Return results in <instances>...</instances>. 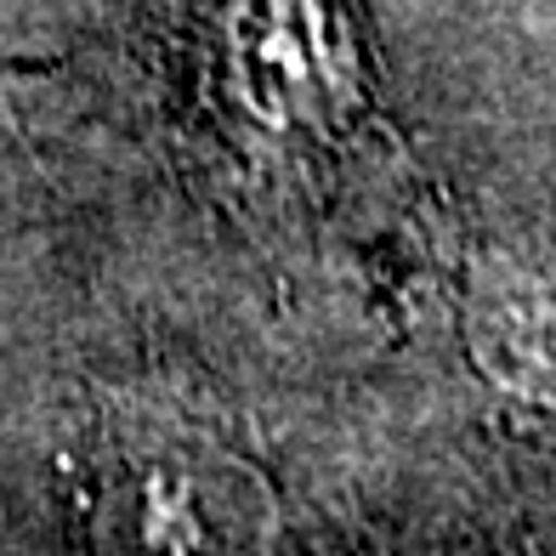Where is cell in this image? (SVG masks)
<instances>
[{"label": "cell", "mask_w": 556, "mask_h": 556, "mask_svg": "<svg viewBox=\"0 0 556 556\" xmlns=\"http://www.w3.org/2000/svg\"><path fill=\"white\" fill-rule=\"evenodd\" d=\"M471 369L511 403H556V273L483 262L466 295Z\"/></svg>", "instance_id": "obj_3"}, {"label": "cell", "mask_w": 556, "mask_h": 556, "mask_svg": "<svg viewBox=\"0 0 556 556\" xmlns=\"http://www.w3.org/2000/svg\"><path fill=\"white\" fill-rule=\"evenodd\" d=\"M97 528L142 551H239L262 545L273 505L262 477L211 448H148L109 471Z\"/></svg>", "instance_id": "obj_1"}, {"label": "cell", "mask_w": 556, "mask_h": 556, "mask_svg": "<svg viewBox=\"0 0 556 556\" xmlns=\"http://www.w3.org/2000/svg\"><path fill=\"white\" fill-rule=\"evenodd\" d=\"M239 58L250 109L273 125H330L358 97V46L341 0H262Z\"/></svg>", "instance_id": "obj_2"}]
</instances>
